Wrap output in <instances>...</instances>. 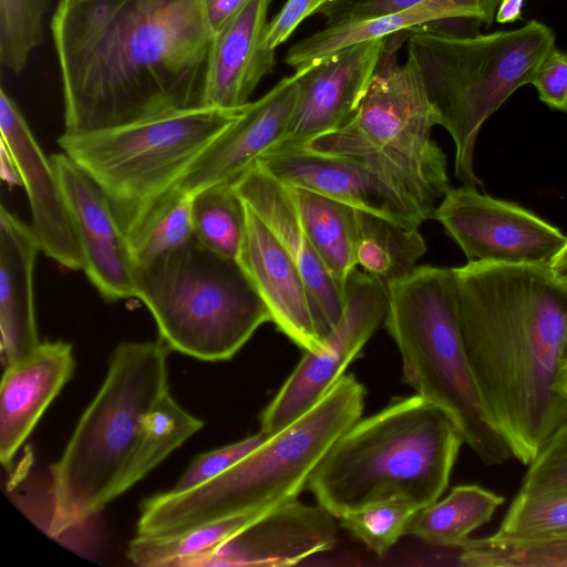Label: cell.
Masks as SVG:
<instances>
[{"mask_svg": "<svg viewBox=\"0 0 567 567\" xmlns=\"http://www.w3.org/2000/svg\"><path fill=\"white\" fill-rule=\"evenodd\" d=\"M68 135L203 106V0L59 1L51 20Z\"/></svg>", "mask_w": 567, "mask_h": 567, "instance_id": "6da1fadb", "label": "cell"}, {"mask_svg": "<svg viewBox=\"0 0 567 567\" xmlns=\"http://www.w3.org/2000/svg\"><path fill=\"white\" fill-rule=\"evenodd\" d=\"M462 337L493 427L528 465L567 419L556 388L567 285L549 267L468 261L454 268Z\"/></svg>", "mask_w": 567, "mask_h": 567, "instance_id": "7a4b0ae2", "label": "cell"}, {"mask_svg": "<svg viewBox=\"0 0 567 567\" xmlns=\"http://www.w3.org/2000/svg\"><path fill=\"white\" fill-rule=\"evenodd\" d=\"M463 443L453 421L431 401L416 393L393 398L332 444L307 488L337 518L389 498L421 509L445 492Z\"/></svg>", "mask_w": 567, "mask_h": 567, "instance_id": "3957f363", "label": "cell"}, {"mask_svg": "<svg viewBox=\"0 0 567 567\" xmlns=\"http://www.w3.org/2000/svg\"><path fill=\"white\" fill-rule=\"evenodd\" d=\"M365 395L354 374H343L307 413L223 474L188 492L146 498L136 535H175L297 498L332 444L361 419Z\"/></svg>", "mask_w": 567, "mask_h": 567, "instance_id": "277c9868", "label": "cell"}, {"mask_svg": "<svg viewBox=\"0 0 567 567\" xmlns=\"http://www.w3.org/2000/svg\"><path fill=\"white\" fill-rule=\"evenodd\" d=\"M168 350L158 338L123 342L111 354L100 390L51 468L52 537L83 525L117 497L144 419L168 392Z\"/></svg>", "mask_w": 567, "mask_h": 567, "instance_id": "5b68a950", "label": "cell"}, {"mask_svg": "<svg viewBox=\"0 0 567 567\" xmlns=\"http://www.w3.org/2000/svg\"><path fill=\"white\" fill-rule=\"evenodd\" d=\"M388 287L384 324L406 384L442 409L486 465L513 455L483 408L461 331L454 268L417 266Z\"/></svg>", "mask_w": 567, "mask_h": 567, "instance_id": "8992f818", "label": "cell"}, {"mask_svg": "<svg viewBox=\"0 0 567 567\" xmlns=\"http://www.w3.org/2000/svg\"><path fill=\"white\" fill-rule=\"evenodd\" d=\"M402 32L386 37L384 51L355 114L340 128L317 136L308 148L362 161L425 221L451 188L446 157L432 138L440 125L422 79L395 52Z\"/></svg>", "mask_w": 567, "mask_h": 567, "instance_id": "52a82bcc", "label": "cell"}, {"mask_svg": "<svg viewBox=\"0 0 567 567\" xmlns=\"http://www.w3.org/2000/svg\"><path fill=\"white\" fill-rule=\"evenodd\" d=\"M556 35L532 20L524 27L473 38L411 32L408 59L414 64L440 125L455 144V176L482 186L474 171L475 144L485 121L520 86L532 84Z\"/></svg>", "mask_w": 567, "mask_h": 567, "instance_id": "ba28073f", "label": "cell"}, {"mask_svg": "<svg viewBox=\"0 0 567 567\" xmlns=\"http://www.w3.org/2000/svg\"><path fill=\"white\" fill-rule=\"evenodd\" d=\"M135 298L153 315L171 350L203 360L231 359L271 315L238 260L195 237L136 268Z\"/></svg>", "mask_w": 567, "mask_h": 567, "instance_id": "9c48e42d", "label": "cell"}, {"mask_svg": "<svg viewBox=\"0 0 567 567\" xmlns=\"http://www.w3.org/2000/svg\"><path fill=\"white\" fill-rule=\"evenodd\" d=\"M244 107L174 110L83 135L63 133L58 143L102 188L127 235Z\"/></svg>", "mask_w": 567, "mask_h": 567, "instance_id": "30bf717a", "label": "cell"}, {"mask_svg": "<svg viewBox=\"0 0 567 567\" xmlns=\"http://www.w3.org/2000/svg\"><path fill=\"white\" fill-rule=\"evenodd\" d=\"M388 287L355 268L346 286L342 315L318 352H305L260 415V431L272 435L313 408L344 374L388 309Z\"/></svg>", "mask_w": 567, "mask_h": 567, "instance_id": "8fae6325", "label": "cell"}, {"mask_svg": "<svg viewBox=\"0 0 567 567\" xmlns=\"http://www.w3.org/2000/svg\"><path fill=\"white\" fill-rule=\"evenodd\" d=\"M433 218L468 261L548 267L567 241L559 228L526 208L482 194L474 185L450 188Z\"/></svg>", "mask_w": 567, "mask_h": 567, "instance_id": "7c38bea8", "label": "cell"}, {"mask_svg": "<svg viewBox=\"0 0 567 567\" xmlns=\"http://www.w3.org/2000/svg\"><path fill=\"white\" fill-rule=\"evenodd\" d=\"M83 258V271L109 302L135 297L127 237L97 183L65 153L50 156Z\"/></svg>", "mask_w": 567, "mask_h": 567, "instance_id": "4fadbf2b", "label": "cell"}, {"mask_svg": "<svg viewBox=\"0 0 567 567\" xmlns=\"http://www.w3.org/2000/svg\"><path fill=\"white\" fill-rule=\"evenodd\" d=\"M385 42L386 37L357 42L296 71V107L279 145L306 144L342 127L363 100Z\"/></svg>", "mask_w": 567, "mask_h": 567, "instance_id": "5bb4252c", "label": "cell"}, {"mask_svg": "<svg viewBox=\"0 0 567 567\" xmlns=\"http://www.w3.org/2000/svg\"><path fill=\"white\" fill-rule=\"evenodd\" d=\"M259 162L284 184L307 189L354 209L420 227L405 200L372 168L354 157L321 153L306 145H278Z\"/></svg>", "mask_w": 567, "mask_h": 567, "instance_id": "9a60e30c", "label": "cell"}, {"mask_svg": "<svg viewBox=\"0 0 567 567\" xmlns=\"http://www.w3.org/2000/svg\"><path fill=\"white\" fill-rule=\"evenodd\" d=\"M298 72L249 102L240 115L194 162L177 186L192 195L219 183H233L265 153L282 143L298 95Z\"/></svg>", "mask_w": 567, "mask_h": 567, "instance_id": "2e32d148", "label": "cell"}, {"mask_svg": "<svg viewBox=\"0 0 567 567\" xmlns=\"http://www.w3.org/2000/svg\"><path fill=\"white\" fill-rule=\"evenodd\" d=\"M336 536L332 514L293 498L268 509L194 567L296 565L331 549Z\"/></svg>", "mask_w": 567, "mask_h": 567, "instance_id": "e0dca14e", "label": "cell"}, {"mask_svg": "<svg viewBox=\"0 0 567 567\" xmlns=\"http://www.w3.org/2000/svg\"><path fill=\"white\" fill-rule=\"evenodd\" d=\"M1 143L13 156L25 187L32 230L40 250L61 266L83 269V258L59 179L27 121L3 87L0 90Z\"/></svg>", "mask_w": 567, "mask_h": 567, "instance_id": "ac0fdd59", "label": "cell"}, {"mask_svg": "<svg viewBox=\"0 0 567 567\" xmlns=\"http://www.w3.org/2000/svg\"><path fill=\"white\" fill-rule=\"evenodd\" d=\"M231 185L297 264L309 291L319 333L324 339L342 315L346 293L336 284L306 234L289 187L259 162Z\"/></svg>", "mask_w": 567, "mask_h": 567, "instance_id": "d6986e66", "label": "cell"}, {"mask_svg": "<svg viewBox=\"0 0 567 567\" xmlns=\"http://www.w3.org/2000/svg\"><path fill=\"white\" fill-rule=\"evenodd\" d=\"M247 226L238 262L271 315V322L303 352L324 347L305 278L266 224L246 205Z\"/></svg>", "mask_w": 567, "mask_h": 567, "instance_id": "ffe728a7", "label": "cell"}, {"mask_svg": "<svg viewBox=\"0 0 567 567\" xmlns=\"http://www.w3.org/2000/svg\"><path fill=\"white\" fill-rule=\"evenodd\" d=\"M272 0H248L213 37L203 106L236 111L275 65L267 47V12Z\"/></svg>", "mask_w": 567, "mask_h": 567, "instance_id": "44dd1931", "label": "cell"}, {"mask_svg": "<svg viewBox=\"0 0 567 567\" xmlns=\"http://www.w3.org/2000/svg\"><path fill=\"white\" fill-rule=\"evenodd\" d=\"M72 346L45 341L6 367L0 389V461L9 466L74 371Z\"/></svg>", "mask_w": 567, "mask_h": 567, "instance_id": "7402d4cb", "label": "cell"}, {"mask_svg": "<svg viewBox=\"0 0 567 567\" xmlns=\"http://www.w3.org/2000/svg\"><path fill=\"white\" fill-rule=\"evenodd\" d=\"M40 251L32 227L0 209V329L6 367L32 352L39 344L33 269Z\"/></svg>", "mask_w": 567, "mask_h": 567, "instance_id": "603a6c76", "label": "cell"}, {"mask_svg": "<svg viewBox=\"0 0 567 567\" xmlns=\"http://www.w3.org/2000/svg\"><path fill=\"white\" fill-rule=\"evenodd\" d=\"M501 0H422L388 17L327 25L289 48L285 62L302 70L331 53L357 42L410 31L427 22L450 17H474L491 25Z\"/></svg>", "mask_w": 567, "mask_h": 567, "instance_id": "cb8c5ba5", "label": "cell"}, {"mask_svg": "<svg viewBox=\"0 0 567 567\" xmlns=\"http://www.w3.org/2000/svg\"><path fill=\"white\" fill-rule=\"evenodd\" d=\"M288 187L315 250L346 293L348 279L358 266L355 209L307 189Z\"/></svg>", "mask_w": 567, "mask_h": 567, "instance_id": "d4e9b609", "label": "cell"}, {"mask_svg": "<svg viewBox=\"0 0 567 567\" xmlns=\"http://www.w3.org/2000/svg\"><path fill=\"white\" fill-rule=\"evenodd\" d=\"M505 498L476 484L455 486L441 501L421 508L406 534L439 547L461 548L472 532L488 523Z\"/></svg>", "mask_w": 567, "mask_h": 567, "instance_id": "484cf974", "label": "cell"}, {"mask_svg": "<svg viewBox=\"0 0 567 567\" xmlns=\"http://www.w3.org/2000/svg\"><path fill=\"white\" fill-rule=\"evenodd\" d=\"M355 215L357 265L385 286L411 275L427 249L419 227L358 209Z\"/></svg>", "mask_w": 567, "mask_h": 567, "instance_id": "4316f807", "label": "cell"}, {"mask_svg": "<svg viewBox=\"0 0 567 567\" xmlns=\"http://www.w3.org/2000/svg\"><path fill=\"white\" fill-rule=\"evenodd\" d=\"M267 511L228 516L169 536L136 535L128 544L127 557L134 565L142 567H194L198 560L214 553Z\"/></svg>", "mask_w": 567, "mask_h": 567, "instance_id": "83f0119b", "label": "cell"}, {"mask_svg": "<svg viewBox=\"0 0 567 567\" xmlns=\"http://www.w3.org/2000/svg\"><path fill=\"white\" fill-rule=\"evenodd\" d=\"M203 426L204 422L185 411L169 391L164 393L144 419L135 450L117 485L116 496L145 477Z\"/></svg>", "mask_w": 567, "mask_h": 567, "instance_id": "f1b7e54d", "label": "cell"}, {"mask_svg": "<svg viewBox=\"0 0 567 567\" xmlns=\"http://www.w3.org/2000/svg\"><path fill=\"white\" fill-rule=\"evenodd\" d=\"M136 268L187 245L194 238L190 195L177 185L162 195L126 235Z\"/></svg>", "mask_w": 567, "mask_h": 567, "instance_id": "f546056e", "label": "cell"}, {"mask_svg": "<svg viewBox=\"0 0 567 567\" xmlns=\"http://www.w3.org/2000/svg\"><path fill=\"white\" fill-rule=\"evenodd\" d=\"M195 239L210 251L238 260L247 226V207L231 183H219L190 195Z\"/></svg>", "mask_w": 567, "mask_h": 567, "instance_id": "4dcf8cb0", "label": "cell"}, {"mask_svg": "<svg viewBox=\"0 0 567 567\" xmlns=\"http://www.w3.org/2000/svg\"><path fill=\"white\" fill-rule=\"evenodd\" d=\"M457 560L465 567H567V533L515 543L470 538Z\"/></svg>", "mask_w": 567, "mask_h": 567, "instance_id": "1f68e13d", "label": "cell"}, {"mask_svg": "<svg viewBox=\"0 0 567 567\" xmlns=\"http://www.w3.org/2000/svg\"><path fill=\"white\" fill-rule=\"evenodd\" d=\"M563 533H567V492H518L497 530L486 538L515 543Z\"/></svg>", "mask_w": 567, "mask_h": 567, "instance_id": "d6a6232c", "label": "cell"}, {"mask_svg": "<svg viewBox=\"0 0 567 567\" xmlns=\"http://www.w3.org/2000/svg\"><path fill=\"white\" fill-rule=\"evenodd\" d=\"M419 511V507L405 499L389 498L349 512L339 519L340 526L382 556L406 534Z\"/></svg>", "mask_w": 567, "mask_h": 567, "instance_id": "836d02e7", "label": "cell"}, {"mask_svg": "<svg viewBox=\"0 0 567 567\" xmlns=\"http://www.w3.org/2000/svg\"><path fill=\"white\" fill-rule=\"evenodd\" d=\"M50 0H0V62L19 74L42 42V18Z\"/></svg>", "mask_w": 567, "mask_h": 567, "instance_id": "e575fe53", "label": "cell"}, {"mask_svg": "<svg viewBox=\"0 0 567 567\" xmlns=\"http://www.w3.org/2000/svg\"><path fill=\"white\" fill-rule=\"evenodd\" d=\"M527 466L518 492H567V419L551 433Z\"/></svg>", "mask_w": 567, "mask_h": 567, "instance_id": "d590c367", "label": "cell"}, {"mask_svg": "<svg viewBox=\"0 0 567 567\" xmlns=\"http://www.w3.org/2000/svg\"><path fill=\"white\" fill-rule=\"evenodd\" d=\"M269 436V434L259 431L238 442L197 455L171 492H188L212 481L250 454L266 442Z\"/></svg>", "mask_w": 567, "mask_h": 567, "instance_id": "8d00e7d4", "label": "cell"}, {"mask_svg": "<svg viewBox=\"0 0 567 567\" xmlns=\"http://www.w3.org/2000/svg\"><path fill=\"white\" fill-rule=\"evenodd\" d=\"M422 0H332L318 11L328 25L374 20L404 11Z\"/></svg>", "mask_w": 567, "mask_h": 567, "instance_id": "74e56055", "label": "cell"}, {"mask_svg": "<svg viewBox=\"0 0 567 567\" xmlns=\"http://www.w3.org/2000/svg\"><path fill=\"white\" fill-rule=\"evenodd\" d=\"M532 84L542 102L567 112V53L555 49L539 65Z\"/></svg>", "mask_w": 567, "mask_h": 567, "instance_id": "f35d334b", "label": "cell"}, {"mask_svg": "<svg viewBox=\"0 0 567 567\" xmlns=\"http://www.w3.org/2000/svg\"><path fill=\"white\" fill-rule=\"evenodd\" d=\"M324 0H287L281 10L267 23L265 41L275 50L284 43L307 17L318 13Z\"/></svg>", "mask_w": 567, "mask_h": 567, "instance_id": "ab89813d", "label": "cell"}, {"mask_svg": "<svg viewBox=\"0 0 567 567\" xmlns=\"http://www.w3.org/2000/svg\"><path fill=\"white\" fill-rule=\"evenodd\" d=\"M481 23L483 22L474 17H450L427 22L411 32L425 31L452 38H473L480 34Z\"/></svg>", "mask_w": 567, "mask_h": 567, "instance_id": "60d3db41", "label": "cell"}, {"mask_svg": "<svg viewBox=\"0 0 567 567\" xmlns=\"http://www.w3.org/2000/svg\"><path fill=\"white\" fill-rule=\"evenodd\" d=\"M248 0H203L208 24L215 34Z\"/></svg>", "mask_w": 567, "mask_h": 567, "instance_id": "b9f144b4", "label": "cell"}, {"mask_svg": "<svg viewBox=\"0 0 567 567\" xmlns=\"http://www.w3.org/2000/svg\"><path fill=\"white\" fill-rule=\"evenodd\" d=\"M1 177L8 184L22 185L18 165L3 143H1Z\"/></svg>", "mask_w": 567, "mask_h": 567, "instance_id": "7bdbcfd3", "label": "cell"}, {"mask_svg": "<svg viewBox=\"0 0 567 567\" xmlns=\"http://www.w3.org/2000/svg\"><path fill=\"white\" fill-rule=\"evenodd\" d=\"M524 1L525 0H501L495 16L496 21L498 23H511L520 19Z\"/></svg>", "mask_w": 567, "mask_h": 567, "instance_id": "ee69618b", "label": "cell"}, {"mask_svg": "<svg viewBox=\"0 0 567 567\" xmlns=\"http://www.w3.org/2000/svg\"><path fill=\"white\" fill-rule=\"evenodd\" d=\"M556 388H557L558 392L564 398L567 399V318H566L563 353H561L560 365H559V370H558Z\"/></svg>", "mask_w": 567, "mask_h": 567, "instance_id": "f6af8a7d", "label": "cell"}, {"mask_svg": "<svg viewBox=\"0 0 567 567\" xmlns=\"http://www.w3.org/2000/svg\"><path fill=\"white\" fill-rule=\"evenodd\" d=\"M548 267L559 280L567 277V241L553 258Z\"/></svg>", "mask_w": 567, "mask_h": 567, "instance_id": "bcb514c9", "label": "cell"}, {"mask_svg": "<svg viewBox=\"0 0 567 567\" xmlns=\"http://www.w3.org/2000/svg\"><path fill=\"white\" fill-rule=\"evenodd\" d=\"M59 1H63V2H76V1H82V0H59Z\"/></svg>", "mask_w": 567, "mask_h": 567, "instance_id": "7dc6e473", "label": "cell"}, {"mask_svg": "<svg viewBox=\"0 0 567 567\" xmlns=\"http://www.w3.org/2000/svg\"><path fill=\"white\" fill-rule=\"evenodd\" d=\"M561 281H564V282L567 285V277H565L564 279H561Z\"/></svg>", "mask_w": 567, "mask_h": 567, "instance_id": "c3c4849f", "label": "cell"}, {"mask_svg": "<svg viewBox=\"0 0 567 567\" xmlns=\"http://www.w3.org/2000/svg\"><path fill=\"white\" fill-rule=\"evenodd\" d=\"M324 1H326V4H327L328 2H331L332 0H324Z\"/></svg>", "mask_w": 567, "mask_h": 567, "instance_id": "681fc988", "label": "cell"}]
</instances>
